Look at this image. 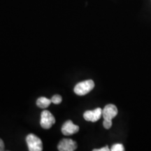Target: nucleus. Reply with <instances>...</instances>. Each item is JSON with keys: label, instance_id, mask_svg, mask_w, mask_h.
Listing matches in <instances>:
<instances>
[{"label": "nucleus", "instance_id": "1", "mask_svg": "<svg viewBox=\"0 0 151 151\" xmlns=\"http://www.w3.org/2000/svg\"><path fill=\"white\" fill-rule=\"evenodd\" d=\"M94 83L92 80H87L78 83L74 88V92L79 96L86 95L93 90Z\"/></svg>", "mask_w": 151, "mask_h": 151}, {"label": "nucleus", "instance_id": "2", "mask_svg": "<svg viewBox=\"0 0 151 151\" xmlns=\"http://www.w3.org/2000/svg\"><path fill=\"white\" fill-rule=\"evenodd\" d=\"M28 149L29 151H41L43 150V144L41 139L32 134L27 135L26 137Z\"/></svg>", "mask_w": 151, "mask_h": 151}, {"label": "nucleus", "instance_id": "3", "mask_svg": "<svg viewBox=\"0 0 151 151\" xmlns=\"http://www.w3.org/2000/svg\"><path fill=\"white\" fill-rule=\"evenodd\" d=\"M55 122V119L50 111L44 110L42 111L41 115L40 124L43 129H48L52 127V124Z\"/></svg>", "mask_w": 151, "mask_h": 151}, {"label": "nucleus", "instance_id": "4", "mask_svg": "<svg viewBox=\"0 0 151 151\" xmlns=\"http://www.w3.org/2000/svg\"><path fill=\"white\" fill-rule=\"evenodd\" d=\"M118 109L115 105L108 104L102 109V116L104 120L112 122V120L118 114Z\"/></svg>", "mask_w": 151, "mask_h": 151}, {"label": "nucleus", "instance_id": "5", "mask_svg": "<svg viewBox=\"0 0 151 151\" xmlns=\"http://www.w3.org/2000/svg\"><path fill=\"white\" fill-rule=\"evenodd\" d=\"M76 148V142L70 139H62L58 146V149L60 151H73Z\"/></svg>", "mask_w": 151, "mask_h": 151}, {"label": "nucleus", "instance_id": "6", "mask_svg": "<svg viewBox=\"0 0 151 151\" xmlns=\"http://www.w3.org/2000/svg\"><path fill=\"white\" fill-rule=\"evenodd\" d=\"M102 116V109L97 108L93 111H87L84 113L83 118L87 121L97 122Z\"/></svg>", "mask_w": 151, "mask_h": 151}, {"label": "nucleus", "instance_id": "7", "mask_svg": "<svg viewBox=\"0 0 151 151\" xmlns=\"http://www.w3.org/2000/svg\"><path fill=\"white\" fill-rule=\"evenodd\" d=\"M79 131V127L73 123L71 120H67L62 127V132L65 136H71Z\"/></svg>", "mask_w": 151, "mask_h": 151}, {"label": "nucleus", "instance_id": "8", "mask_svg": "<svg viewBox=\"0 0 151 151\" xmlns=\"http://www.w3.org/2000/svg\"><path fill=\"white\" fill-rule=\"evenodd\" d=\"M51 103H52L51 100L44 97H39L37 101V105L41 109L48 108Z\"/></svg>", "mask_w": 151, "mask_h": 151}, {"label": "nucleus", "instance_id": "9", "mask_svg": "<svg viewBox=\"0 0 151 151\" xmlns=\"http://www.w3.org/2000/svg\"><path fill=\"white\" fill-rule=\"evenodd\" d=\"M50 100H51L52 103L55 104H59L62 102V98L59 94H55L50 99Z\"/></svg>", "mask_w": 151, "mask_h": 151}, {"label": "nucleus", "instance_id": "10", "mask_svg": "<svg viewBox=\"0 0 151 151\" xmlns=\"http://www.w3.org/2000/svg\"><path fill=\"white\" fill-rule=\"evenodd\" d=\"M111 151H124V148L122 144H120V143H116V144H114L112 147H111Z\"/></svg>", "mask_w": 151, "mask_h": 151}, {"label": "nucleus", "instance_id": "11", "mask_svg": "<svg viewBox=\"0 0 151 151\" xmlns=\"http://www.w3.org/2000/svg\"><path fill=\"white\" fill-rule=\"evenodd\" d=\"M103 125H104V127L105 129H110V128L111 127V126H112V122L106 121V120H104Z\"/></svg>", "mask_w": 151, "mask_h": 151}, {"label": "nucleus", "instance_id": "12", "mask_svg": "<svg viewBox=\"0 0 151 151\" xmlns=\"http://www.w3.org/2000/svg\"><path fill=\"white\" fill-rule=\"evenodd\" d=\"M94 151H109L110 150V149L109 148L108 146H105V147H103V148H100V149H94L93 150Z\"/></svg>", "mask_w": 151, "mask_h": 151}, {"label": "nucleus", "instance_id": "13", "mask_svg": "<svg viewBox=\"0 0 151 151\" xmlns=\"http://www.w3.org/2000/svg\"><path fill=\"white\" fill-rule=\"evenodd\" d=\"M4 150V141L0 139V151Z\"/></svg>", "mask_w": 151, "mask_h": 151}]
</instances>
